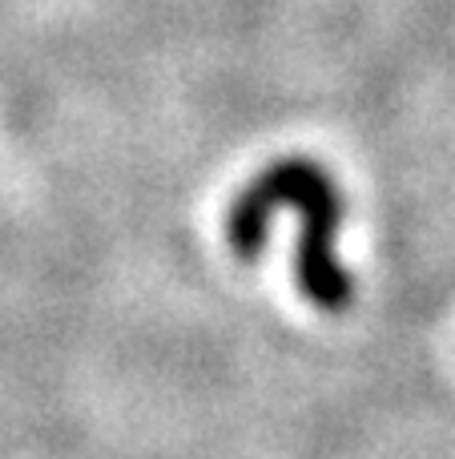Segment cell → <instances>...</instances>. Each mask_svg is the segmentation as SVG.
<instances>
[{
    "label": "cell",
    "mask_w": 455,
    "mask_h": 459,
    "mask_svg": "<svg viewBox=\"0 0 455 459\" xmlns=\"http://www.w3.org/2000/svg\"><path fill=\"white\" fill-rule=\"evenodd\" d=\"M279 206H290L303 218V238H298V290L327 315L347 310L355 286L347 266L335 254V230L343 222V194L335 178L322 166L303 158L274 161L266 166L246 190L234 198L230 218H226V238L238 258H258L270 234V218Z\"/></svg>",
    "instance_id": "6da1fadb"
}]
</instances>
